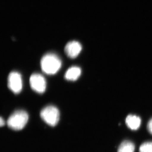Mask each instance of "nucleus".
<instances>
[{
	"instance_id": "f257e3e1",
	"label": "nucleus",
	"mask_w": 152,
	"mask_h": 152,
	"mask_svg": "<svg viewBox=\"0 0 152 152\" xmlns=\"http://www.w3.org/2000/svg\"><path fill=\"white\" fill-rule=\"evenodd\" d=\"M40 65L42 70L48 75H54L62 66L60 58L54 53H48L42 58Z\"/></svg>"
},
{
	"instance_id": "f03ea898",
	"label": "nucleus",
	"mask_w": 152,
	"mask_h": 152,
	"mask_svg": "<svg viewBox=\"0 0 152 152\" xmlns=\"http://www.w3.org/2000/svg\"><path fill=\"white\" fill-rule=\"evenodd\" d=\"M28 119V114L25 111H15L8 119L7 125L14 131H20L24 128Z\"/></svg>"
},
{
	"instance_id": "7ed1b4c3",
	"label": "nucleus",
	"mask_w": 152,
	"mask_h": 152,
	"mask_svg": "<svg viewBox=\"0 0 152 152\" xmlns=\"http://www.w3.org/2000/svg\"><path fill=\"white\" fill-rule=\"evenodd\" d=\"M40 117L48 125L55 126L59 122L60 112L56 107L48 106L42 110L40 112Z\"/></svg>"
},
{
	"instance_id": "20e7f679",
	"label": "nucleus",
	"mask_w": 152,
	"mask_h": 152,
	"mask_svg": "<svg viewBox=\"0 0 152 152\" xmlns=\"http://www.w3.org/2000/svg\"><path fill=\"white\" fill-rule=\"evenodd\" d=\"M30 83L31 88L34 91L42 93L45 91L46 82L45 77L39 74H33L30 78Z\"/></svg>"
},
{
	"instance_id": "39448f33",
	"label": "nucleus",
	"mask_w": 152,
	"mask_h": 152,
	"mask_svg": "<svg viewBox=\"0 0 152 152\" xmlns=\"http://www.w3.org/2000/svg\"><path fill=\"white\" fill-rule=\"evenodd\" d=\"M8 86L13 93H20L22 89L21 76L17 72H12L8 77Z\"/></svg>"
},
{
	"instance_id": "423d86ee",
	"label": "nucleus",
	"mask_w": 152,
	"mask_h": 152,
	"mask_svg": "<svg viewBox=\"0 0 152 152\" xmlns=\"http://www.w3.org/2000/svg\"><path fill=\"white\" fill-rule=\"evenodd\" d=\"M82 50V46L77 41L69 42L65 47V52L71 58H75L79 55Z\"/></svg>"
},
{
	"instance_id": "0eeeda50",
	"label": "nucleus",
	"mask_w": 152,
	"mask_h": 152,
	"mask_svg": "<svg viewBox=\"0 0 152 152\" xmlns=\"http://www.w3.org/2000/svg\"><path fill=\"white\" fill-rule=\"evenodd\" d=\"M126 123L128 128L132 131L137 130L140 126L141 120L136 115H129L126 119Z\"/></svg>"
},
{
	"instance_id": "6e6552de",
	"label": "nucleus",
	"mask_w": 152,
	"mask_h": 152,
	"mask_svg": "<svg viewBox=\"0 0 152 152\" xmlns=\"http://www.w3.org/2000/svg\"><path fill=\"white\" fill-rule=\"evenodd\" d=\"M81 70L80 68L73 66L69 68L65 74V78L66 80L75 81L77 80L80 76Z\"/></svg>"
},
{
	"instance_id": "1a4fd4ad",
	"label": "nucleus",
	"mask_w": 152,
	"mask_h": 152,
	"mask_svg": "<svg viewBox=\"0 0 152 152\" xmlns=\"http://www.w3.org/2000/svg\"><path fill=\"white\" fill-rule=\"evenodd\" d=\"M135 145L129 140H125L121 143L118 147L117 152H134Z\"/></svg>"
},
{
	"instance_id": "9d476101",
	"label": "nucleus",
	"mask_w": 152,
	"mask_h": 152,
	"mask_svg": "<svg viewBox=\"0 0 152 152\" xmlns=\"http://www.w3.org/2000/svg\"><path fill=\"white\" fill-rule=\"evenodd\" d=\"M139 152H152V142H146L141 144Z\"/></svg>"
},
{
	"instance_id": "9b49d317",
	"label": "nucleus",
	"mask_w": 152,
	"mask_h": 152,
	"mask_svg": "<svg viewBox=\"0 0 152 152\" xmlns=\"http://www.w3.org/2000/svg\"><path fill=\"white\" fill-rule=\"evenodd\" d=\"M147 129L150 134H152V119H151L148 122V125H147Z\"/></svg>"
},
{
	"instance_id": "f8f14e48",
	"label": "nucleus",
	"mask_w": 152,
	"mask_h": 152,
	"mask_svg": "<svg viewBox=\"0 0 152 152\" xmlns=\"http://www.w3.org/2000/svg\"><path fill=\"white\" fill-rule=\"evenodd\" d=\"M4 120H3V118H1V119H0V125H1V126H4Z\"/></svg>"
}]
</instances>
